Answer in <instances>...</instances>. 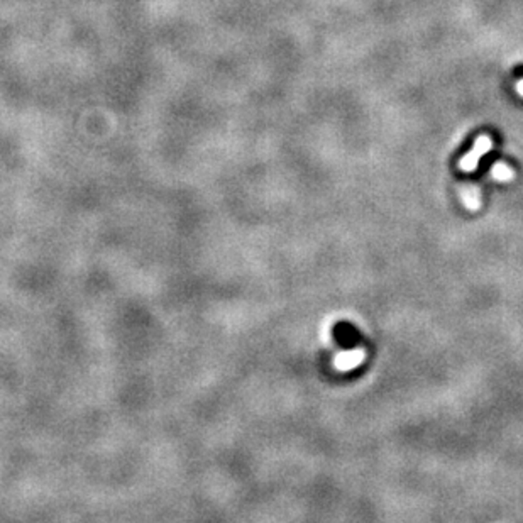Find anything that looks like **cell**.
I'll list each match as a JSON object with an SVG mask.
<instances>
[{"label":"cell","mask_w":523,"mask_h":523,"mask_svg":"<svg viewBox=\"0 0 523 523\" xmlns=\"http://www.w3.org/2000/svg\"><path fill=\"white\" fill-rule=\"evenodd\" d=\"M491 176L498 181H512L515 178V171L505 163H495L491 168Z\"/></svg>","instance_id":"4"},{"label":"cell","mask_w":523,"mask_h":523,"mask_svg":"<svg viewBox=\"0 0 523 523\" xmlns=\"http://www.w3.org/2000/svg\"><path fill=\"white\" fill-rule=\"evenodd\" d=\"M491 149H493V139H491V137L490 136H479L476 139V142H474L473 149H471L469 153L461 159V163H459L461 170L466 171V173H471V171L476 170L478 164H479V159H481L484 154L490 153Z\"/></svg>","instance_id":"1"},{"label":"cell","mask_w":523,"mask_h":523,"mask_svg":"<svg viewBox=\"0 0 523 523\" xmlns=\"http://www.w3.org/2000/svg\"><path fill=\"white\" fill-rule=\"evenodd\" d=\"M462 202L469 210H478L481 207V197H479V190L476 187H466L462 188Z\"/></svg>","instance_id":"3"},{"label":"cell","mask_w":523,"mask_h":523,"mask_svg":"<svg viewBox=\"0 0 523 523\" xmlns=\"http://www.w3.org/2000/svg\"><path fill=\"white\" fill-rule=\"evenodd\" d=\"M517 92L518 93H520L522 95V97H523V79L520 80V81H518V84H517Z\"/></svg>","instance_id":"5"},{"label":"cell","mask_w":523,"mask_h":523,"mask_svg":"<svg viewBox=\"0 0 523 523\" xmlns=\"http://www.w3.org/2000/svg\"><path fill=\"white\" fill-rule=\"evenodd\" d=\"M366 360L364 349H352V351H344L337 354L334 360V366L339 371H351L354 367L361 366Z\"/></svg>","instance_id":"2"}]
</instances>
